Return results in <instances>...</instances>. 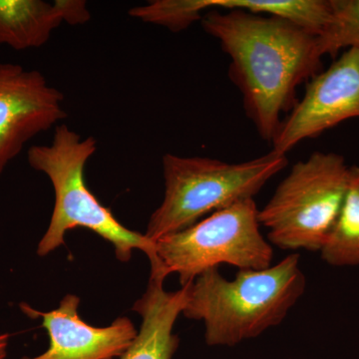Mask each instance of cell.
<instances>
[{
  "instance_id": "6da1fadb",
  "label": "cell",
  "mask_w": 359,
  "mask_h": 359,
  "mask_svg": "<svg viewBox=\"0 0 359 359\" xmlns=\"http://www.w3.org/2000/svg\"><path fill=\"white\" fill-rule=\"evenodd\" d=\"M231 59L229 76L242 92L248 117L264 141H273L295 92L320 72L318 35L276 16L241 9H212L201 20Z\"/></svg>"
},
{
  "instance_id": "7a4b0ae2",
  "label": "cell",
  "mask_w": 359,
  "mask_h": 359,
  "mask_svg": "<svg viewBox=\"0 0 359 359\" xmlns=\"http://www.w3.org/2000/svg\"><path fill=\"white\" fill-rule=\"evenodd\" d=\"M299 254L264 269H240L228 280L218 268L188 285L184 316L202 320L205 344L236 346L278 327L304 294L306 278Z\"/></svg>"
},
{
  "instance_id": "3957f363",
  "label": "cell",
  "mask_w": 359,
  "mask_h": 359,
  "mask_svg": "<svg viewBox=\"0 0 359 359\" xmlns=\"http://www.w3.org/2000/svg\"><path fill=\"white\" fill-rule=\"evenodd\" d=\"M96 150L94 137L83 138L65 124L55 127L50 145L28 149V164L48 177L55 196L50 224L39 242L37 254L47 256L65 245L68 231L87 229L114 245L120 262H129L134 250H142L150 261V276L165 280L167 276L158 259L156 243L145 233L123 226L87 187L85 167Z\"/></svg>"
},
{
  "instance_id": "277c9868",
  "label": "cell",
  "mask_w": 359,
  "mask_h": 359,
  "mask_svg": "<svg viewBox=\"0 0 359 359\" xmlns=\"http://www.w3.org/2000/svg\"><path fill=\"white\" fill-rule=\"evenodd\" d=\"M162 163L164 199L149 219L145 233L155 243L193 226L205 215L254 199L289 160L273 151L243 163L168 153Z\"/></svg>"
},
{
  "instance_id": "5b68a950",
  "label": "cell",
  "mask_w": 359,
  "mask_h": 359,
  "mask_svg": "<svg viewBox=\"0 0 359 359\" xmlns=\"http://www.w3.org/2000/svg\"><path fill=\"white\" fill-rule=\"evenodd\" d=\"M349 168L346 158L337 153L314 152L294 164L259 210L269 244L320 252L344 204Z\"/></svg>"
},
{
  "instance_id": "8992f818",
  "label": "cell",
  "mask_w": 359,
  "mask_h": 359,
  "mask_svg": "<svg viewBox=\"0 0 359 359\" xmlns=\"http://www.w3.org/2000/svg\"><path fill=\"white\" fill-rule=\"evenodd\" d=\"M259 226L255 200L241 201L185 230L159 238L156 242L158 259L165 276H179L181 287L221 264L240 269L269 268L273 247Z\"/></svg>"
},
{
  "instance_id": "52a82bcc",
  "label": "cell",
  "mask_w": 359,
  "mask_h": 359,
  "mask_svg": "<svg viewBox=\"0 0 359 359\" xmlns=\"http://www.w3.org/2000/svg\"><path fill=\"white\" fill-rule=\"evenodd\" d=\"M359 118V49H347L306 85V93L283 118L271 141L273 152L287 155L306 139Z\"/></svg>"
},
{
  "instance_id": "ba28073f",
  "label": "cell",
  "mask_w": 359,
  "mask_h": 359,
  "mask_svg": "<svg viewBox=\"0 0 359 359\" xmlns=\"http://www.w3.org/2000/svg\"><path fill=\"white\" fill-rule=\"evenodd\" d=\"M63 101L40 71L0 63V176L28 142L67 118Z\"/></svg>"
},
{
  "instance_id": "9c48e42d",
  "label": "cell",
  "mask_w": 359,
  "mask_h": 359,
  "mask_svg": "<svg viewBox=\"0 0 359 359\" xmlns=\"http://www.w3.org/2000/svg\"><path fill=\"white\" fill-rule=\"evenodd\" d=\"M80 299L67 294L59 308L40 313L21 304L23 313L40 318L50 339L48 349L35 358L20 359H114L121 358L137 337L138 330L128 318H118L106 327L85 323L79 313Z\"/></svg>"
},
{
  "instance_id": "30bf717a",
  "label": "cell",
  "mask_w": 359,
  "mask_h": 359,
  "mask_svg": "<svg viewBox=\"0 0 359 359\" xmlns=\"http://www.w3.org/2000/svg\"><path fill=\"white\" fill-rule=\"evenodd\" d=\"M90 18L84 0H0V45L18 51L39 48L62 23L84 25Z\"/></svg>"
},
{
  "instance_id": "8fae6325",
  "label": "cell",
  "mask_w": 359,
  "mask_h": 359,
  "mask_svg": "<svg viewBox=\"0 0 359 359\" xmlns=\"http://www.w3.org/2000/svg\"><path fill=\"white\" fill-rule=\"evenodd\" d=\"M164 278L150 276L147 290L135 302L141 316L140 330L120 359H172L179 346L175 323L186 304L188 285L176 292L164 289Z\"/></svg>"
},
{
  "instance_id": "7c38bea8",
  "label": "cell",
  "mask_w": 359,
  "mask_h": 359,
  "mask_svg": "<svg viewBox=\"0 0 359 359\" xmlns=\"http://www.w3.org/2000/svg\"><path fill=\"white\" fill-rule=\"evenodd\" d=\"M320 252L321 259L330 266H359V166L349 168L344 204Z\"/></svg>"
},
{
  "instance_id": "4fadbf2b",
  "label": "cell",
  "mask_w": 359,
  "mask_h": 359,
  "mask_svg": "<svg viewBox=\"0 0 359 359\" xmlns=\"http://www.w3.org/2000/svg\"><path fill=\"white\" fill-rule=\"evenodd\" d=\"M332 16L318 35L321 55L335 56L342 49H359V0H330Z\"/></svg>"
},
{
  "instance_id": "5bb4252c",
  "label": "cell",
  "mask_w": 359,
  "mask_h": 359,
  "mask_svg": "<svg viewBox=\"0 0 359 359\" xmlns=\"http://www.w3.org/2000/svg\"><path fill=\"white\" fill-rule=\"evenodd\" d=\"M9 334H0V359H7V349H8Z\"/></svg>"
}]
</instances>
